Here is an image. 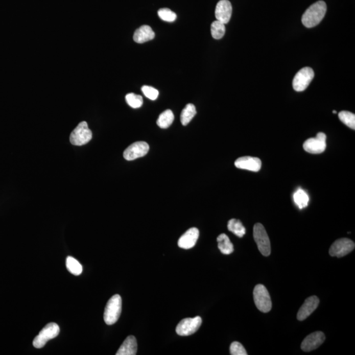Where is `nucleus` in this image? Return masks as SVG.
Returning <instances> with one entry per match:
<instances>
[{
	"label": "nucleus",
	"mask_w": 355,
	"mask_h": 355,
	"mask_svg": "<svg viewBox=\"0 0 355 355\" xmlns=\"http://www.w3.org/2000/svg\"><path fill=\"white\" fill-rule=\"evenodd\" d=\"M174 119H175V116L173 111L170 109H167L160 114L157 119V124L160 128L165 129L173 124Z\"/></svg>",
	"instance_id": "nucleus-21"
},
{
	"label": "nucleus",
	"mask_w": 355,
	"mask_h": 355,
	"mask_svg": "<svg viewBox=\"0 0 355 355\" xmlns=\"http://www.w3.org/2000/svg\"><path fill=\"white\" fill-rule=\"evenodd\" d=\"M91 138L92 132L88 128V123L85 121L80 123L70 135V143L77 146L85 145Z\"/></svg>",
	"instance_id": "nucleus-6"
},
{
	"label": "nucleus",
	"mask_w": 355,
	"mask_h": 355,
	"mask_svg": "<svg viewBox=\"0 0 355 355\" xmlns=\"http://www.w3.org/2000/svg\"><path fill=\"white\" fill-rule=\"evenodd\" d=\"M155 36L154 32L150 26L143 25L135 31L133 39L136 43H143L153 40Z\"/></svg>",
	"instance_id": "nucleus-17"
},
{
	"label": "nucleus",
	"mask_w": 355,
	"mask_h": 355,
	"mask_svg": "<svg viewBox=\"0 0 355 355\" xmlns=\"http://www.w3.org/2000/svg\"><path fill=\"white\" fill-rule=\"evenodd\" d=\"M253 237L261 254L265 256H269L271 252V247L269 235L263 224H255L253 228Z\"/></svg>",
	"instance_id": "nucleus-4"
},
{
	"label": "nucleus",
	"mask_w": 355,
	"mask_h": 355,
	"mask_svg": "<svg viewBox=\"0 0 355 355\" xmlns=\"http://www.w3.org/2000/svg\"><path fill=\"white\" fill-rule=\"evenodd\" d=\"M150 150V146L145 141H137L126 149L123 153L124 158L127 161H133L137 158L145 156Z\"/></svg>",
	"instance_id": "nucleus-11"
},
{
	"label": "nucleus",
	"mask_w": 355,
	"mask_h": 355,
	"mask_svg": "<svg viewBox=\"0 0 355 355\" xmlns=\"http://www.w3.org/2000/svg\"><path fill=\"white\" fill-rule=\"evenodd\" d=\"M125 99L128 105L134 109L139 108L143 104V98L141 96L135 94L134 93H128Z\"/></svg>",
	"instance_id": "nucleus-27"
},
{
	"label": "nucleus",
	"mask_w": 355,
	"mask_h": 355,
	"mask_svg": "<svg viewBox=\"0 0 355 355\" xmlns=\"http://www.w3.org/2000/svg\"><path fill=\"white\" fill-rule=\"evenodd\" d=\"M122 311V299L120 295H113L105 306L104 318L107 325H113L118 321Z\"/></svg>",
	"instance_id": "nucleus-2"
},
{
	"label": "nucleus",
	"mask_w": 355,
	"mask_h": 355,
	"mask_svg": "<svg viewBox=\"0 0 355 355\" xmlns=\"http://www.w3.org/2000/svg\"><path fill=\"white\" fill-rule=\"evenodd\" d=\"M228 229L229 231L234 233L238 237L242 238L246 234V230L240 220L231 219L228 221Z\"/></svg>",
	"instance_id": "nucleus-22"
},
{
	"label": "nucleus",
	"mask_w": 355,
	"mask_h": 355,
	"mask_svg": "<svg viewBox=\"0 0 355 355\" xmlns=\"http://www.w3.org/2000/svg\"><path fill=\"white\" fill-rule=\"evenodd\" d=\"M338 116L341 122L351 129H355V114L354 113L343 111L339 113Z\"/></svg>",
	"instance_id": "nucleus-26"
},
{
	"label": "nucleus",
	"mask_w": 355,
	"mask_h": 355,
	"mask_svg": "<svg viewBox=\"0 0 355 355\" xmlns=\"http://www.w3.org/2000/svg\"><path fill=\"white\" fill-rule=\"evenodd\" d=\"M320 300L317 296H311L305 300L297 313V319L303 321L317 309Z\"/></svg>",
	"instance_id": "nucleus-14"
},
{
	"label": "nucleus",
	"mask_w": 355,
	"mask_h": 355,
	"mask_svg": "<svg viewBox=\"0 0 355 355\" xmlns=\"http://www.w3.org/2000/svg\"><path fill=\"white\" fill-rule=\"evenodd\" d=\"M66 267L68 272L73 275H75V276H79L80 274H82V270H83L81 263L76 258H73V256H68L66 258Z\"/></svg>",
	"instance_id": "nucleus-23"
},
{
	"label": "nucleus",
	"mask_w": 355,
	"mask_h": 355,
	"mask_svg": "<svg viewBox=\"0 0 355 355\" xmlns=\"http://www.w3.org/2000/svg\"><path fill=\"white\" fill-rule=\"evenodd\" d=\"M326 11V4L324 1L316 2L304 13L301 19L302 23L306 28H313L317 26L324 19Z\"/></svg>",
	"instance_id": "nucleus-1"
},
{
	"label": "nucleus",
	"mask_w": 355,
	"mask_h": 355,
	"mask_svg": "<svg viewBox=\"0 0 355 355\" xmlns=\"http://www.w3.org/2000/svg\"><path fill=\"white\" fill-rule=\"evenodd\" d=\"M210 31L213 38L216 40H220L223 37L226 33L225 24L223 23L219 20H215L211 24Z\"/></svg>",
	"instance_id": "nucleus-24"
},
{
	"label": "nucleus",
	"mask_w": 355,
	"mask_h": 355,
	"mask_svg": "<svg viewBox=\"0 0 355 355\" xmlns=\"http://www.w3.org/2000/svg\"><path fill=\"white\" fill-rule=\"evenodd\" d=\"M326 135L323 132L318 133L316 137L306 139L303 144L304 150L313 154H319L326 148Z\"/></svg>",
	"instance_id": "nucleus-9"
},
{
	"label": "nucleus",
	"mask_w": 355,
	"mask_h": 355,
	"mask_svg": "<svg viewBox=\"0 0 355 355\" xmlns=\"http://www.w3.org/2000/svg\"><path fill=\"white\" fill-rule=\"evenodd\" d=\"M230 354L232 355H247V352L241 343L234 341L230 345Z\"/></svg>",
	"instance_id": "nucleus-30"
},
{
	"label": "nucleus",
	"mask_w": 355,
	"mask_h": 355,
	"mask_svg": "<svg viewBox=\"0 0 355 355\" xmlns=\"http://www.w3.org/2000/svg\"><path fill=\"white\" fill-rule=\"evenodd\" d=\"M253 298L256 308L261 312L269 313L272 309V301L265 286L258 284L253 291Z\"/></svg>",
	"instance_id": "nucleus-5"
},
{
	"label": "nucleus",
	"mask_w": 355,
	"mask_h": 355,
	"mask_svg": "<svg viewBox=\"0 0 355 355\" xmlns=\"http://www.w3.org/2000/svg\"><path fill=\"white\" fill-rule=\"evenodd\" d=\"M232 6L228 0H221L215 9V17L219 21L227 24L232 17Z\"/></svg>",
	"instance_id": "nucleus-13"
},
{
	"label": "nucleus",
	"mask_w": 355,
	"mask_h": 355,
	"mask_svg": "<svg viewBox=\"0 0 355 355\" xmlns=\"http://www.w3.org/2000/svg\"><path fill=\"white\" fill-rule=\"evenodd\" d=\"M60 332V328L56 323L51 322L39 332L37 336L33 340V346L36 349H41L44 347L48 341L56 338Z\"/></svg>",
	"instance_id": "nucleus-3"
},
{
	"label": "nucleus",
	"mask_w": 355,
	"mask_h": 355,
	"mask_svg": "<svg viewBox=\"0 0 355 355\" xmlns=\"http://www.w3.org/2000/svg\"><path fill=\"white\" fill-rule=\"evenodd\" d=\"M315 77V73L312 68L304 67L298 71L293 80V88L296 91L305 90Z\"/></svg>",
	"instance_id": "nucleus-7"
},
{
	"label": "nucleus",
	"mask_w": 355,
	"mask_h": 355,
	"mask_svg": "<svg viewBox=\"0 0 355 355\" xmlns=\"http://www.w3.org/2000/svg\"><path fill=\"white\" fill-rule=\"evenodd\" d=\"M235 166L238 169H244V170L253 172L260 171L262 162L261 159L257 157L250 156L242 157L235 161Z\"/></svg>",
	"instance_id": "nucleus-15"
},
{
	"label": "nucleus",
	"mask_w": 355,
	"mask_h": 355,
	"mask_svg": "<svg viewBox=\"0 0 355 355\" xmlns=\"http://www.w3.org/2000/svg\"><path fill=\"white\" fill-rule=\"evenodd\" d=\"M325 339H326V337L323 332H314L304 338L301 343V349L303 351L309 352L317 349L324 343Z\"/></svg>",
	"instance_id": "nucleus-12"
},
{
	"label": "nucleus",
	"mask_w": 355,
	"mask_h": 355,
	"mask_svg": "<svg viewBox=\"0 0 355 355\" xmlns=\"http://www.w3.org/2000/svg\"><path fill=\"white\" fill-rule=\"evenodd\" d=\"M199 235L198 228H192L187 230L184 234L180 238L178 242V246L180 248L189 249L196 246Z\"/></svg>",
	"instance_id": "nucleus-16"
},
{
	"label": "nucleus",
	"mask_w": 355,
	"mask_h": 355,
	"mask_svg": "<svg viewBox=\"0 0 355 355\" xmlns=\"http://www.w3.org/2000/svg\"><path fill=\"white\" fill-rule=\"evenodd\" d=\"M196 107H195L194 104H188L185 105L180 115V121L182 125L186 126L188 125L190 121L196 115Z\"/></svg>",
	"instance_id": "nucleus-20"
},
{
	"label": "nucleus",
	"mask_w": 355,
	"mask_h": 355,
	"mask_svg": "<svg viewBox=\"0 0 355 355\" xmlns=\"http://www.w3.org/2000/svg\"><path fill=\"white\" fill-rule=\"evenodd\" d=\"M294 202L300 209L305 208L309 202V197L306 192L302 189H299L294 194Z\"/></svg>",
	"instance_id": "nucleus-25"
},
{
	"label": "nucleus",
	"mask_w": 355,
	"mask_h": 355,
	"mask_svg": "<svg viewBox=\"0 0 355 355\" xmlns=\"http://www.w3.org/2000/svg\"><path fill=\"white\" fill-rule=\"evenodd\" d=\"M333 113H334V114H336V113H337V111H333Z\"/></svg>",
	"instance_id": "nucleus-31"
},
{
	"label": "nucleus",
	"mask_w": 355,
	"mask_h": 355,
	"mask_svg": "<svg viewBox=\"0 0 355 355\" xmlns=\"http://www.w3.org/2000/svg\"><path fill=\"white\" fill-rule=\"evenodd\" d=\"M202 324L200 317L187 318L181 320L176 328V334L180 336H188L196 333Z\"/></svg>",
	"instance_id": "nucleus-8"
},
{
	"label": "nucleus",
	"mask_w": 355,
	"mask_h": 355,
	"mask_svg": "<svg viewBox=\"0 0 355 355\" xmlns=\"http://www.w3.org/2000/svg\"><path fill=\"white\" fill-rule=\"evenodd\" d=\"M141 91L150 100H155L159 96V91L152 86H142Z\"/></svg>",
	"instance_id": "nucleus-29"
},
{
	"label": "nucleus",
	"mask_w": 355,
	"mask_h": 355,
	"mask_svg": "<svg viewBox=\"0 0 355 355\" xmlns=\"http://www.w3.org/2000/svg\"><path fill=\"white\" fill-rule=\"evenodd\" d=\"M158 15H159L160 19L164 21L170 22L175 21L177 17L176 13L168 8L160 9L158 11Z\"/></svg>",
	"instance_id": "nucleus-28"
},
{
	"label": "nucleus",
	"mask_w": 355,
	"mask_h": 355,
	"mask_svg": "<svg viewBox=\"0 0 355 355\" xmlns=\"http://www.w3.org/2000/svg\"><path fill=\"white\" fill-rule=\"evenodd\" d=\"M137 344L136 339L134 336H130L121 346L116 352V355H135L137 353Z\"/></svg>",
	"instance_id": "nucleus-18"
},
{
	"label": "nucleus",
	"mask_w": 355,
	"mask_h": 355,
	"mask_svg": "<svg viewBox=\"0 0 355 355\" xmlns=\"http://www.w3.org/2000/svg\"><path fill=\"white\" fill-rule=\"evenodd\" d=\"M355 244L352 240L348 238H341L336 240L329 249V255L340 258L347 255L354 250Z\"/></svg>",
	"instance_id": "nucleus-10"
},
{
	"label": "nucleus",
	"mask_w": 355,
	"mask_h": 355,
	"mask_svg": "<svg viewBox=\"0 0 355 355\" xmlns=\"http://www.w3.org/2000/svg\"><path fill=\"white\" fill-rule=\"evenodd\" d=\"M219 250L224 255H230L233 251V246L227 235L222 233L217 238Z\"/></svg>",
	"instance_id": "nucleus-19"
}]
</instances>
